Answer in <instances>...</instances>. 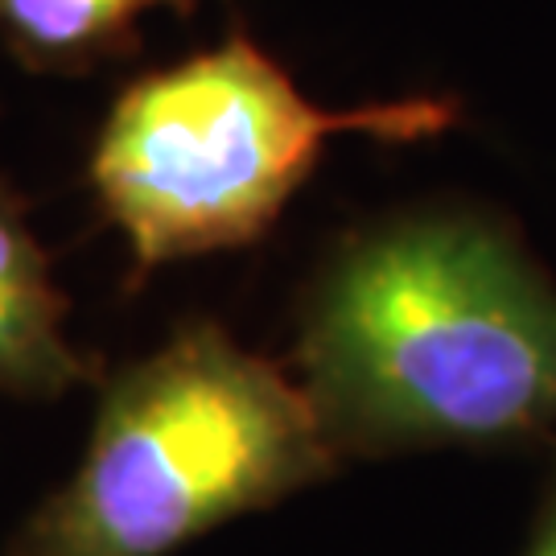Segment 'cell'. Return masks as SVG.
<instances>
[{
    "label": "cell",
    "instance_id": "cell-1",
    "mask_svg": "<svg viewBox=\"0 0 556 556\" xmlns=\"http://www.w3.org/2000/svg\"><path fill=\"white\" fill-rule=\"evenodd\" d=\"M298 358L338 454L556 438V293L486 219L351 243L314 285Z\"/></svg>",
    "mask_w": 556,
    "mask_h": 556
},
{
    "label": "cell",
    "instance_id": "cell-2",
    "mask_svg": "<svg viewBox=\"0 0 556 556\" xmlns=\"http://www.w3.org/2000/svg\"><path fill=\"white\" fill-rule=\"evenodd\" d=\"M314 400L215 321L108 379L79 470L4 556H165L334 470Z\"/></svg>",
    "mask_w": 556,
    "mask_h": 556
},
{
    "label": "cell",
    "instance_id": "cell-3",
    "mask_svg": "<svg viewBox=\"0 0 556 556\" xmlns=\"http://www.w3.org/2000/svg\"><path fill=\"white\" fill-rule=\"evenodd\" d=\"M450 100L413 96L330 112L309 103L248 34L119 91L91 149V194L116 227L132 273L256 243L346 132L438 137Z\"/></svg>",
    "mask_w": 556,
    "mask_h": 556
},
{
    "label": "cell",
    "instance_id": "cell-4",
    "mask_svg": "<svg viewBox=\"0 0 556 556\" xmlns=\"http://www.w3.org/2000/svg\"><path fill=\"white\" fill-rule=\"evenodd\" d=\"M91 376L96 363L66 338V298L50 256L0 174V396L59 400Z\"/></svg>",
    "mask_w": 556,
    "mask_h": 556
},
{
    "label": "cell",
    "instance_id": "cell-5",
    "mask_svg": "<svg viewBox=\"0 0 556 556\" xmlns=\"http://www.w3.org/2000/svg\"><path fill=\"white\" fill-rule=\"evenodd\" d=\"M202 0H0V46L34 75H87L132 59L140 21L157 9L194 13Z\"/></svg>",
    "mask_w": 556,
    "mask_h": 556
},
{
    "label": "cell",
    "instance_id": "cell-6",
    "mask_svg": "<svg viewBox=\"0 0 556 556\" xmlns=\"http://www.w3.org/2000/svg\"><path fill=\"white\" fill-rule=\"evenodd\" d=\"M528 556H556V482L544 503V516H540L536 540H532V553Z\"/></svg>",
    "mask_w": 556,
    "mask_h": 556
}]
</instances>
